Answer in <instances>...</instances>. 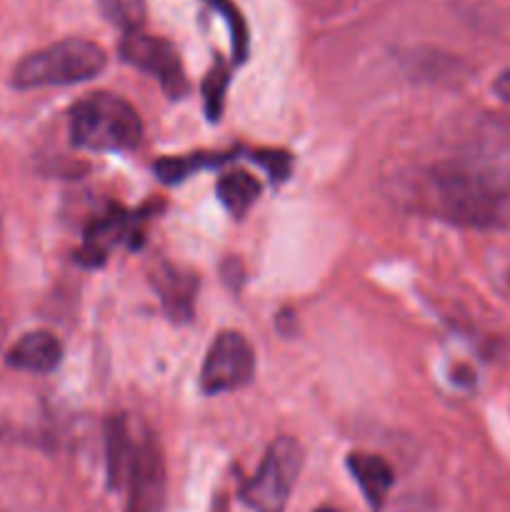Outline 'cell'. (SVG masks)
<instances>
[{"label": "cell", "mask_w": 510, "mask_h": 512, "mask_svg": "<svg viewBox=\"0 0 510 512\" xmlns=\"http://www.w3.org/2000/svg\"><path fill=\"white\" fill-rule=\"evenodd\" d=\"M495 93H498L500 98L508 100V103H510V70L500 73V78L495 80Z\"/></svg>", "instance_id": "obj_18"}, {"label": "cell", "mask_w": 510, "mask_h": 512, "mask_svg": "<svg viewBox=\"0 0 510 512\" xmlns=\"http://www.w3.org/2000/svg\"><path fill=\"white\" fill-rule=\"evenodd\" d=\"M315 512H340V510H335V508H320V510H315Z\"/></svg>", "instance_id": "obj_20"}, {"label": "cell", "mask_w": 510, "mask_h": 512, "mask_svg": "<svg viewBox=\"0 0 510 512\" xmlns=\"http://www.w3.org/2000/svg\"><path fill=\"white\" fill-rule=\"evenodd\" d=\"M125 485H130L128 510L125 512H158L165 493V470L158 445L150 438L135 445L133 465Z\"/></svg>", "instance_id": "obj_7"}, {"label": "cell", "mask_w": 510, "mask_h": 512, "mask_svg": "<svg viewBox=\"0 0 510 512\" xmlns=\"http://www.w3.org/2000/svg\"><path fill=\"white\" fill-rule=\"evenodd\" d=\"M213 512H228V510H225V503H223V500H220V503L215 505V510H213Z\"/></svg>", "instance_id": "obj_19"}, {"label": "cell", "mask_w": 510, "mask_h": 512, "mask_svg": "<svg viewBox=\"0 0 510 512\" xmlns=\"http://www.w3.org/2000/svg\"><path fill=\"white\" fill-rule=\"evenodd\" d=\"M255 373V355L248 340L238 333H223L215 338L205 355L200 385L208 395L228 393L250 383Z\"/></svg>", "instance_id": "obj_5"}, {"label": "cell", "mask_w": 510, "mask_h": 512, "mask_svg": "<svg viewBox=\"0 0 510 512\" xmlns=\"http://www.w3.org/2000/svg\"><path fill=\"white\" fill-rule=\"evenodd\" d=\"M348 470L355 483L360 485V490H363L370 508L378 510L383 500L388 498L390 488H393V468L380 455L353 453L348 455Z\"/></svg>", "instance_id": "obj_10"}, {"label": "cell", "mask_w": 510, "mask_h": 512, "mask_svg": "<svg viewBox=\"0 0 510 512\" xmlns=\"http://www.w3.org/2000/svg\"><path fill=\"white\" fill-rule=\"evenodd\" d=\"M105 63L108 58L100 45L80 38L60 40V43L20 60L13 73V85L20 90H30L85 83L103 73Z\"/></svg>", "instance_id": "obj_3"}, {"label": "cell", "mask_w": 510, "mask_h": 512, "mask_svg": "<svg viewBox=\"0 0 510 512\" xmlns=\"http://www.w3.org/2000/svg\"><path fill=\"white\" fill-rule=\"evenodd\" d=\"M60 358H63V348L58 338L48 330H33L10 348L8 365L25 373H50L58 368Z\"/></svg>", "instance_id": "obj_8"}, {"label": "cell", "mask_w": 510, "mask_h": 512, "mask_svg": "<svg viewBox=\"0 0 510 512\" xmlns=\"http://www.w3.org/2000/svg\"><path fill=\"white\" fill-rule=\"evenodd\" d=\"M120 58L140 68L143 73L158 78L170 98H183L188 93L183 65H180L178 53L168 40L135 30V33L125 35L123 43H120Z\"/></svg>", "instance_id": "obj_6"}, {"label": "cell", "mask_w": 510, "mask_h": 512, "mask_svg": "<svg viewBox=\"0 0 510 512\" xmlns=\"http://www.w3.org/2000/svg\"><path fill=\"white\" fill-rule=\"evenodd\" d=\"M428 193L435 213L455 225L475 230L510 225V168L498 158L440 160L428 173Z\"/></svg>", "instance_id": "obj_1"}, {"label": "cell", "mask_w": 510, "mask_h": 512, "mask_svg": "<svg viewBox=\"0 0 510 512\" xmlns=\"http://www.w3.org/2000/svg\"><path fill=\"white\" fill-rule=\"evenodd\" d=\"M255 160H258L263 168H268V173L273 175V178H278V180L288 178L290 158L285 153H258L255 155Z\"/></svg>", "instance_id": "obj_17"}, {"label": "cell", "mask_w": 510, "mask_h": 512, "mask_svg": "<svg viewBox=\"0 0 510 512\" xmlns=\"http://www.w3.org/2000/svg\"><path fill=\"white\" fill-rule=\"evenodd\" d=\"M100 10L125 33H135L145 23V0H98Z\"/></svg>", "instance_id": "obj_14"}, {"label": "cell", "mask_w": 510, "mask_h": 512, "mask_svg": "<svg viewBox=\"0 0 510 512\" xmlns=\"http://www.w3.org/2000/svg\"><path fill=\"white\" fill-rule=\"evenodd\" d=\"M155 288L163 295V305L173 320H188L193 313V293L195 280L193 275H183L175 268H160L153 275Z\"/></svg>", "instance_id": "obj_11"}, {"label": "cell", "mask_w": 510, "mask_h": 512, "mask_svg": "<svg viewBox=\"0 0 510 512\" xmlns=\"http://www.w3.org/2000/svg\"><path fill=\"white\" fill-rule=\"evenodd\" d=\"M70 138L78 148L120 153L140 143L143 123L128 100L110 93H95L70 110Z\"/></svg>", "instance_id": "obj_2"}, {"label": "cell", "mask_w": 510, "mask_h": 512, "mask_svg": "<svg viewBox=\"0 0 510 512\" xmlns=\"http://www.w3.org/2000/svg\"><path fill=\"white\" fill-rule=\"evenodd\" d=\"M133 438H130L128 423L123 418H113L108 423V483L110 488H123L128 480L130 465L135 455Z\"/></svg>", "instance_id": "obj_12"}, {"label": "cell", "mask_w": 510, "mask_h": 512, "mask_svg": "<svg viewBox=\"0 0 510 512\" xmlns=\"http://www.w3.org/2000/svg\"><path fill=\"white\" fill-rule=\"evenodd\" d=\"M303 463V450L293 438H278L265 453L258 473L245 483L243 503L255 512H283Z\"/></svg>", "instance_id": "obj_4"}, {"label": "cell", "mask_w": 510, "mask_h": 512, "mask_svg": "<svg viewBox=\"0 0 510 512\" xmlns=\"http://www.w3.org/2000/svg\"><path fill=\"white\" fill-rule=\"evenodd\" d=\"M228 68L223 63L215 65L213 70L208 73L203 83V95H205V110H208L210 120L220 118V110H223V98H225V88H228Z\"/></svg>", "instance_id": "obj_16"}, {"label": "cell", "mask_w": 510, "mask_h": 512, "mask_svg": "<svg viewBox=\"0 0 510 512\" xmlns=\"http://www.w3.org/2000/svg\"><path fill=\"white\" fill-rule=\"evenodd\" d=\"M205 3L225 18L230 28V40H233V60L235 63H243L248 58V28H245L243 15L238 13V8L230 0H205Z\"/></svg>", "instance_id": "obj_15"}, {"label": "cell", "mask_w": 510, "mask_h": 512, "mask_svg": "<svg viewBox=\"0 0 510 512\" xmlns=\"http://www.w3.org/2000/svg\"><path fill=\"white\" fill-rule=\"evenodd\" d=\"M125 233H128V215L123 210H110L108 215L90 223V228L85 230V240L78 253V260L83 265H90V268L103 265L110 250L125 238Z\"/></svg>", "instance_id": "obj_9"}, {"label": "cell", "mask_w": 510, "mask_h": 512, "mask_svg": "<svg viewBox=\"0 0 510 512\" xmlns=\"http://www.w3.org/2000/svg\"><path fill=\"white\" fill-rule=\"evenodd\" d=\"M260 193V183L245 170H238V173H228L220 178L218 183V198L220 203L225 205L230 215L235 218H243L248 213L250 205L255 203Z\"/></svg>", "instance_id": "obj_13"}]
</instances>
